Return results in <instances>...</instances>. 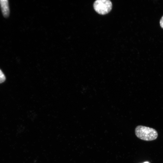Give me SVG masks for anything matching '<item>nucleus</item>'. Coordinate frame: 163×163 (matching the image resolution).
I'll use <instances>...</instances> for the list:
<instances>
[{
  "instance_id": "obj_2",
  "label": "nucleus",
  "mask_w": 163,
  "mask_h": 163,
  "mask_svg": "<svg viewBox=\"0 0 163 163\" xmlns=\"http://www.w3.org/2000/svg\"><path fill=\"white\" fill-rule=\"evenodd\" d=\"M93 6L95 10L98 14H105L111 10L112 4L109 0H97L94 2Z\"/></svg>"
},
{
  "instance_id": "obj_4",
  "label": "nucleus",
  "mask_w": 163,
  "mask_h": 163,
  "mask_svg": "<svg viewBox=\"0 0 163 163\" xmlns=\"http://www.w3.org/2000/svg\"><path fill=\"white\" fill-rule=\"evenodd\" d=\"M6 80V77L2 71L0 69V84L4 82Z\"/></svg>"
},
{
  "instance_id": "obj_3",
  "label": "nucleus",
  "mask_w": 163,
  "mask_h": 163,
  "mask_svg": "<svg viewBox=\"0 0 163 163\" xmlns=\"http://www.w3.org/2000/svg\"><path fill=\"white\" fill-rule=\"evenodd\" d=\"M0 5L3 16L5 18L8 17L10 12L8 1L0 0Z\"/></svg>"
},
{
  "instance_id": "obj_1",
  "label": "nucleus",
  "mask_w": 163,
  "mask_h": 163,
  "mask_svg": "<svg viewBox=\"0 0 163 163\" xmlns=\"http://www.w3.org/2000/svg\"><path fill=\"white\" fill-rule=\"evenodd\" d=\"M136 136L139 139L146 141H151L156 139L158 134L155 129L149 127L139 125L135 130Z\"/></svg>"
},
{
  "instance_id": "obj_5",
  "label": "nucleus",
  "mask_w": 163,
  "mask_h": 163,
  "mask_svg": "<svg viewBox=\"0 0 163 163\" xmlns=\"http://www.w3.org/2000/svg\"><path fill=\"white\" fill-rule=\"evenodd\" d=\"M160 24L161 27L163 28V15L160 20Z\"/></svg>"
},
{
  "instance_id": "obj_6",
  "label": "nucleus",
  "mask_w": 163,
  "mask_h": 163,
  "mask_svg": "<svg viewBox=\"0 0 163 163\" xmlns=\"http://www.w3.org/2000/svg\"><path fill=\"white\" fill-rule=\"evenodd\" d=\"M144 163H149V162H145Z\"/></svg>"
}]
</instances>
